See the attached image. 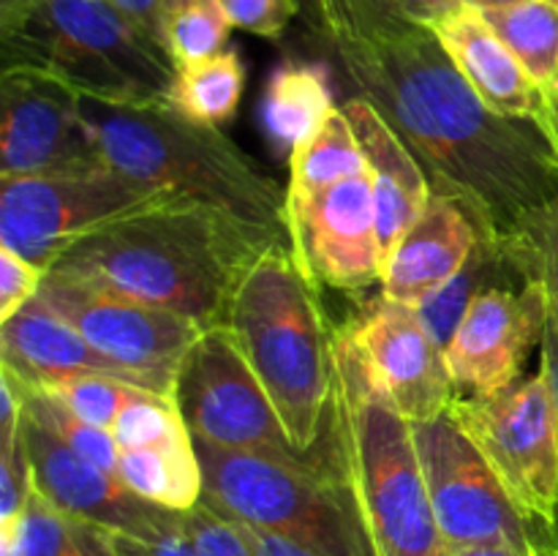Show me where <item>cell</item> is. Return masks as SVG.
Returning <instances> with one entry per match:
<instances>
[{"mask_svg":"<svg viewBox=\"0 0 558 556\" xmlns=\"http://www.w3.org/2000/svg\"><path fill=\"white\" fill-rule=\"evenodd\" d=\"M447 412L532 521L558 527V401L548 368L494 392H458Z\"/></svg>","mask_w":558,"mask_h":556,"instance_id":"cell-9","label":"cell"},{"mask_svg":"<svg viewBox=\"0 0 558 556\" xmlns=\"http://www.w3.org/2000/svg\"><path fill=\"white\" fill-rule=\"evenodd\" d=\"M452 556H558V548L537 551V554H526V551L510 548V545H477V548L456 551Z\"/></svg>","mask_w":558,"mask_h":556,"instance_id":"cell-41","label":"cell"},{"mask_svg":"<svg viewBox=\"0 0 558 556\" xmlns=\"http://www.w3.org/2000/svg\"><path fill=\"white\" fill-rule=\"evenodd\" d=\"M5 374H9V371H5ZM11 379H14V376H11ZM14 382H16V390H20V398H22V409H25L31 418L41 420L44 425H49V428H52L60 439L69 442L76 452H82L87 461H93L96 467H101L104 472L118 474L120 447L109 431H104V428H98V425L82 420L80 414L71 412L65 403H60L58 398L49 396L47 390H38V387L25 385V382H20V379H14Z\"/></svg>","mask_w":558,"mask_h":556,"instance_id":"cell-30","label":"cell"},{"mask_svg":"<svg viewBox=\"0 0 558 556\" xmlns=\"http://www.w3.org/2000/svg\"><path fill=\"white\" fill-rule=\"evenodd\" d=\"M341 330L407 420L420 423L439 418L456 401L458 390L445 349L425 325L420 309L379 292L360 305Z\"/></svg>","mask_w":558,"mask_h":556,"instance_id":"cell-15","label":"cell"},{"mask_svg":"<svg viewBox=\"0 0 558 556\" xmlns=\"http://www.w3.org/2000/svg\"><path fill=\"white\" fill-rule=\"evenodd\" d=\"M276 243L289 238L178 196L96 229L65 249L47 273L172 311L207 330L227 325L240 283Z\"/></svg>","mask_w":558,"mask_h":556,"instance_id":"cell-2","label":"cell"},{"mask_svg":"<svg viewBox=\"0 0 558 556\" xmlns=\"http://www.w3.org/2000/svg\"><path fill=\"white\" fill-rule=\"evenodd\" d=\"M436 523L450 554L510 545L537 554L558 548V527L532 521L450 412L412 423Z\"/></svg>","mask_w":558,"mask_h":556,"instance_id":"cell-10","label":"cell"},{"mask_svg":"<svg viewBox=\"0 0 558 556\" xmlns=\"http://www.w3.org/2000/svg\"><path fill=\"white\" fill-rule=\"evenodd\" d=\"M172 398L194 439L223 450L316 463L330 456L336 445L332 412H327L319 445L311 452L294 447L276 403L256 379L227 325L207 327L191 343L174 376Z\"/></svg>","mask_w":558,"mask_h":556,"instance_id":"cell-8","label":"cell"},{"mask_svg":"<svg viewBox=\"0 0 558 556\" xmlns=\"http://www.w3.org/2000/svg\"><path fill=\"white\" fill-rule=\"evenodd\" d=\"M27 3L31 0H0V31H9L27 9Z\"/></svg>","mask_w":558,"mask_h":556,"instance_id":"cell-44","label":"cell"},{"mask_svg":"<svg viewBox=\"0 0 558 556\" xmlns=\"http://www.w3.org/2000/svg\"><path fill=\"white\" fill-rule=\"evenodd\" d=\"M501 41L545 93H558V5L548 0L483 9Z\"/></svg>","mask_w":558,"mask_h":556,"instance_id":"cell-27","label":"cell"},{"mask_svg":"<svg viewBox=\"0 0 558 556\" xmlns=\"http://www.w3.org/2000/svg\"><path fill=\"white\" fill-rule=\"evenodd\" d=\"M287 202H303L332 183L365 172V156L352 123L343 109H332L330 118L319 125L311 140H305L289 156Z\"/></svg>","mask_w":558,"mask_h":556,"instance_id":"cell-26","label":"cell"},{"mask_svg":"<svg viewBox=\"0 0 558 556\" xmlns=\"http://www.w3.org/2000/svg\"><path fill=\"white\" fill-rule=\"evenodd\" d=\"M469 3L480 5V9H501V5L521 3V0H469Z\"/></svg>","mask_w":558,"mask_h":556,"instance_id":"cell-46","label":"cell"},{"mask_svg":"<svg viewBox=\"0 0 558 556\" xmlns=\"http://www.w3.org/2000/svg\"><path fill=\"white\" fill-rule=\"evenodd\" d=\"M245 69L234 49L174 65V80L169 85L167 101L185 118L205 125H221L234 118L243 98Z\"/></svg>","mask_w":558,"mask_h":556,"instance_id":"cell-25","label":"cell"},{"mask_svg":"<svg viewBox=\"0 0 558 556\" xmlns=\"http://www.w3.org/2000/svg\"><path fill=\"white\" fill-rule=\"evenodd\" d=\"M118 478L129 491L158 507L189 512L202 501L205 478L189 425L150 445L120 450Z\"/></svg>","mask_w":558,"mask_h":556,"instance_id":"cell-22","label":"cell"},{"mask_svg":"<svg viewBox=\"0 0 558 556\" xmlns=\"http://www.w3.org/2000/svg\"><path fill=\"white\" fill-rule=\"evenodd\" d=\"M238 529L243 532V537L248 540L254 556H319L316 551L305 548V545L294 543V540L289 537H281V534L267 532V529L248 527V523H238Z\"/></svg>","mask_w":558,"mask_h":556,"instance_id":"cell-38","label":"cell"},{"mask_svg":"<svg viewBox=\"0 0 558 556\" xmlns=\"http://www.w3.org/2000/svg\"><path fill=\"white\" fill-rule=\"evenodd\" d=\"M38 390H47L49 396L58 398L60 403H65L71 412L80 414L87 423L98 425V428L104 431H112V425L118 423L120 414L145 392V387L131 385V382L118 379V376L85 374L74 376V379L58 382V385L38 387ZM158 396H161V392H158Z\"/></svg>","mask_w":558,"mask_h":556,"instance_id":"cell-31","label":"cell"},{"mask_svg":"<svg viewBox=\"0 0 558 556\" xmlns=\"http://www.w3.org/2000/svg\"><path fill=\"white\" fill-rule=\"evenodd\" d=\"M232 27L262 38H278L298 16V0H221Z\"/></svg>","mask_w":558,"mask_h":556,"instance_id":"cell-34","label":"cell"},{"mask_svg":"<svg viewBox=\"0 0 558 556\" xmlns=\"http://www.w3.org/2000/svg\"><path fill=\"white\" fill-rule=\"evenodd\" d=\"M0 178H54L112 169L82 112V93L33 65L0 76Z\"/></svg>","mask_w":558,"mask_h":556,"instance_id":"cell-13","label":"cell"},{"mask_svg":"<svg viewBox=\"0 0 558 556\" xmlns=\"http://www.w3.org/2000/svg\"><path fill=\"white\" fill-rule=\"evenodd\" d=\"M548 3H554V5H558V0H548Z\"/></svg>","mask_w":558,"mask_h":556,"instance_id":"cell-48","label":"cell"},{"mask_svg":"<svg viewBox=\"0 0 558 556\" xmlns=\"http://www.w3.org/2000/svg\"><path fill=\"white\" fill-rule=\"evenodd\" d=\"M548 303L539 283L488 287L463 309L445 360L458 392H494L521 379L529 354L543 347Z\"/></svg>","mask_w":558,"mask_h":556,"instance_id":"cell-16","label":"cell"},{"mask_svg":"<svg viewBox=\"0 0 558 556\" xmlns=\"http://www.w3.org/2000/svg\"><path fill=\"white\" fill-rule=\"evenodd\" d=\"M341 109L363 147L365 167L374 185L381 259L387 262L398 240L423 216L434 189L407 142L392 131V125L381 118L374 104L352 96L341 104Z\"/></svg>","mask_w":558,"mask_h":556,"instance_id":"cell-20","label":"cell"},{"mask_svg":"<svg viewBox=\"0 0 558 556\" xmlns=\"http://www.w3.org/2000/svg\"><path fill=\"white\" fill-rule=\"evenodd\" d=\"M336 445L316 463L223 450L194 439L202 461V505L229 521L267 529L319 556H379L343 456L336 409Z\"/></svg>","mask_w":558,"mask_h":556,"instance_id":"cell-6","label":"cell"},{"mask_svg":"<svg viewBox=\"0 0 558 556\" xmlns=\"http://www.w3.org/2000/svg\"><path fill=\"white\" fill-rule=\"evenodd\" d=\"M47 270L0 245V322L11 319L41 289Z\"/></svg>","mask_w":558,"mask_h":556,"instance_id":"cell-35","label":"cell"},{"mask_svg":"<svg viewBox=\"0 0 558 556\" xmlns=\"http://www.w3.org/2000/svg\"><path fill=\"white\" fill-rule=\"evenodd\" d=\"M112 3L118 5L129 20H134L136 25L145 27L147 33H153V36L158 38V9H161V0H112Z\"/></svg>","mask_w":558,"mask_h":556,"instance_id":"cell-40","label":"cell"},{"mask_svg":"<svg viewBox=\"0 0 558 556\" xmlns=\"http://www.w3.org/2000/svg\"><path fill=\"white\" fill-rule=\"evenodd\" d=\"M183 521L185 532L194 540L199 556H254V551H251L248 540L243 537L238 523L218 516L216 510H210L202 501L196 507H191L189 512H183Z\"/></svg>","mask_w":558,"mask_h":556,"instance_id":"cell-33","label":"cell"},{"mask_svg":"<svg viewBox=\"0 0 558 556\" xmlns=\"http://www.w3.org/2000/svg\"><path fill=\"white\" fill-rule=\"evenodd\" d=\"M33 491V469L22 447L20 428L0 431V527L16 521Z\"/></svg>","mask_w":558,"mask_h":556,"instance_id":"cell-32","label":"cell"},{"mask_svg":"<svg viewBox=\"0 0 558 556\" xmlns=\"http://www.w3.org/2000/svg\"><path fill=\"white\" fill-rule=\"evenodd\" d=\"M445 3H456V0H412V16L417 22H423L425 16L434 14V11Z\"/></svg>","mask_w":558,"mask_h":556,"instance_id":"cell-45","label":"cell"},{"mask_svg":"<svg viewBox=\"0 0 558 556\" xmlns=\"http://www.w3.org/2000/svg\"><path fill=\"white\" fill-rule=\"evenodd\" d=\"M36 300L76 327L104 358L120 365L129 382L169 398L180 363L202 333V327L185 316L60 273L44 276Z\"/></svg>","mask_w":558,"mask_h":556,"instance_id":"cell-12","label":"cell"},{"mask_svg":"<svg viewBox=\"0 0 558 556\" xmlns=\"http://www.w3.org/2000/svg\"><path fill=\"white\" fill-rule=\"evenodd\" d=\"M3 69L33 65L60 76L82 96L114 104L167 98L174 63L153 33L112 0H31L0 31Z\"/></svg>","mask_w":558,"mask_h":556,"instance_id":"cell-7","label":"cell"},{"mask_svg":"<svg viewBox=\"0 0 558 556\" xmlns=\"http://www.w3.org/2000/svg\"><path fill=\"white\" fill-rule=\"evenodd\" d=\"M539 352H543V358L539 360H543L545 368H548L550 382H554V390H556V401H558V330H554L550 325H548V330H545Z\"/></svg>","mask_w":558,"mask_h":556,"instance_id":"cell-42","label":"cell"},{"mask_svg":"<svg viewBox=\"0 0 558 556\" xmlns=\"http://www.w3.org/2000/svg\"><path fill=\"white\" fill-rule=\"evenodd\" d=\"M409 14H412V0H409ZM412 20H414V16H412Z\"/></svg>","mask_w":558,"mask_h":556,"instance_id":"cell-47","label":"cell"},{"mask_svg":"<svg viewBox=\"0 0 558 556\" xmlns=\"http://www.w3.org/2000/svg\"><path fill=\"white\" fill-rule=\"evenodd\" d=\"M0 368L31 387H49L85 374H107L129 382L120 365L104 358L76 327L36 298L11 319L0 322Z\"/></svg>","mask_w":558,"mask_h":556,"instance_id":"cell-21","label":"cell"},{"mask_svg":"<svg viewBox=\"0 0 558 556\" xmlns=\"http://www.w3.org/2000/svg\"><path fill=\"white\" fill-rule=\"evenodd\" d=\"M20 439L31 461L33 485L52 505L74 516L90 518L112 532L136 534V537H156L183 523V512L167 510L136 496L134 491L125 488L118 474L104 472L101 467L87 461L49 425L31 418L25 409L20 420Z\"/></svg>","mask_w":558,"mask_h":556,"instance_id":"cell-17","label":"cell"},{"mask_svg":"<svg viewBox=\"0 0 558 556\" xmlns=\"http://www.w3.org/2000/svg\"><path fill=\"white\" fill-rule=\"evenodd\" d=\"M336 107L322 63H283L272 71L262 104L265 131L281 150L292 156L319 131Z\"/></svg>","mask_w":558,"mask_h":556,"instance_id":"cell-24","label":"cell"},{"mask_svg":"<svg viewBox=\"0 0 558 556\" xmlns=\"http://www.w3.org/2000/svg\"><path fill=\"white\" fill-rule=\"evenodd\" d=\"M82 112L118 172L287 234V189L218 125L185 118L167 98L114 104L82 96Z\"/></svg>","mask_w":558,"mask_h":556,"instance_id":"cell-3","label":"cell"},{"mask_svg":"<svg viewBox=\"0 0 558 556\" xmlns=\"http://www.w3.org/2000/svg\"><path fill=\"white\" fill-rule=\"evenodd\" d=\"M311 3H314L316 31L327 47L349 41L365 31L357 0H311Z\"/></svg>","mask_w":558,"mask_h":556,"instance_id":"cell-36","label":"cell"},{"mask_svg":"<svg viewBox=\"0 0 558 556\" xmlns=\"http://www.w3.org/2000/svg\"><path fill=\"white\" fill-rule=\"evenodd\" d=\"M114 545H118V556H199L194 540L185 532V521L156 537L114 532Z\"/></svg>","mask_w":558,"mask_h":556,"instance_id":"cell-37","label":"cell"},{"mask_svg":"<svg viewBox=\"0 0 558 556\" xmlns=\"http://www.w3.org/2000/svg\"><path fill=\"white\" fill-rule=\"evenodd\" d=\"M537 123L543 125L545 134L550 136V142H554L558 153V93H545V107Z\"/></svg>","mask_w":558,"mask_h":556,"instance_id":"cell-43","label":"cell"},{"mask_svg":"<svg viewBox=\"0 0 558 556\" xmlns=\"http://www.w3.org/2000/svg\"><path fill=\"white\" fill-rule=\"evenodd\" d=\"M178 196L118 169L54 178H0V245L49 270L65 249L96 229Z\"/></svg>","mask_w":558,"mask_h":556,"instance_id":"cell-11","label":"cell"},{"mask_svg":"<svg viewBox=\"0 0 558 556\" xmlns=\"http://www.w3.org/2000/svg\"><path fill=\"white\" fill-rule=\"evenodd\" d=\"M332 409L376 554L452 556L436 523L412 420L398 412L341 327L332 336Z\"/></svg>","mask_w":558,"mask_h":556,"instance_id":"cell-5","label":"cell"},{"mask_svg":"<svg viewBox=\"0 0 558 556\" xmlns=\"http://www.w3.org/2000/svg\"><path fill=\"white\" fill-rule=\"evenodd\" d=\"M423 25L434 31L458 71L494 112L507 118L539 120L545 90L518 63L510 47L485 20L480 5L469 0L445 3L425 16Z\"/></svg>","mask_w":558,"mask_h":556,"instance_id":"cell-18","label":"cell"},{"mask_svg":"<svg viewBox=\"0 0 558 556\" xmlns=\"http://www.w3.org/2000/svg\"><path fill=\"white\" fill-rule=\"evenodd\" d=\"M330 49L354 93L407 142L430 189L456 200L483 240L505 243L558 194V153L543 125L494 112L428 25L390 22Z\"/></svg>","mask_w":558,"mask_h":556,"instance_id":"cell-1","label":"cell"},{"mask_svg":"<svg viewBox=\"0 0 558 556\" xmlns=\"http://www.w3.org/2000/svg\"><path fill=\"white\" fill-rule=\"evenodd\" d=\"M480 240L477 223L466 210L456 200L434 191L423 216L387 256L381 292L420 309L456 281Z\"/></svg>","mask_w":558,"mask_h":556,"instance_id":"cell-19","label":"cell"},{"mask_svg":"<svg viewBox=\"0 0 558 556\" xmlns=\"http://www.w3.org/2000/svg\"><path fill=\"white\" fill-rule=\"evenodd\" d=\"M0 556H118V545L112 529L33 491L16 521L0 527Z\"/></svg>","mask_w":558,"mask_h":556,"instance_id":"cell-23","label":"cell"},{"mask_svg":"<svg viewBox=\"0 0 558 556\" xmlns=\"http://www.w3.org/2000/svg\"><path fill=\"white\" fill-rule=\"evenodd\" d=\"M229 33L232 22L221 0H161L158 41L174 65L223 52Z\"/></svg>","mask_w":558,"mask_h":556,"instance_id":"cell-28","label":"cell"},{"mask_svg":"<svg viewBox=\"0 0 558 556\" xmlns=\"http://www.w3.org/2000/svg\"><path fill=\"white\" fill-rule=\"evenodd\" d=\"M512 262L523 281L543 287L548 303V325L558 330V194L529 213L515 232L496 243Z\"/></svg>","mask_w":558,"mask_h":556,"instance_id":"cell-29","label":"cell"},{"mask_svg":"<svg viewBox=\"0 0 558 556\" xmlns=\"http://www.w3.org/2000/svg\"><path fill=\"white\" fill-rule=\"evenodd\" d=\"M227 327L267 390L294 447L322 439L336 385V327L327 325L319 287L292 245L276 243L256 259L229 305Z\"/></svg>","mask_w":558,"mask_h":556,"instance_id":"cell-4","label":"cell"},{"mask_svg":"<svg viewBox=\"0 0 558 556\" xmlns=\"http://www.w3.org/2000/svg\"><path fill=\"white\" fill-rule=\"evenodd\" d=\"M357 9L363 14L365 31L390 25V22L412 20V14H409V0H357Z\"/></svg>","mask_w":558,"mask_h":556,"instance_id":"cell-39","label":"cell"},{"mask_svg":"<svg viewBox=\"0 0 558 556\" xmlns=\"http://www.w3.org/2000/svg\"><path fill=\"white\" fill-rule=\"evenodd\" d=\"M287 238L316 287L341 292L381 289L385 259L368 169L308 200L287 202Z\"/></svg>","mask_w":558,"mask_h":556,"instance_id":"cell-14","label":"cell"}]
</instances>
